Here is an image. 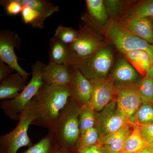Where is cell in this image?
<instances>
[{"label":"cell","mask_w":153,"mask_h":153,"mask_svg":"<svg viewBox=\"0 0 153 153\" xmlns=\"http://www.w3.org/2000/svg\"><path fill=\"white\" fill-rule=\"evenodd\" d=\"M70 99L69 86L44 83L33 98L36 118L31 125L48 129L57 120Z\"/></svg>","instance_id":"6da1fadb"},{"label":"cell","mask_w":153,"mask_h":153,"mask_svg":"<svg viewBox=\"0 0 153 153\" xmlns=\"http://www.w3.org/2000/svg\"><path fill=\"white\" fill-rule=\"evenodd\" d=\"M79 113L80 106L70 99L57 120L48 129L59 147L71 150L77 146L80 137Z\"/></svg>","instance_id":"7a4b0ae2"},{"label":"cell","mask_w":153,"mask_h":153,"mask_svg":"<svg viewBox=\"0 0 153 153\" xmlns=\"http://www.w3.org/2000/svg\"><path fill=\"white\" fill-rule=\"evenodd\" d=\"M35 118V102L32 99L20 114L16 126L12 131L0 137L1 153H18L20 148L33 146L27 131Z\"/></svg>","instance_id":"3957f363"},{"label":"cell","mask_w":153,"mask_h":153,"mask_svg":"<svg viewBox=\"0 0 153 153\" xmlns=\"http://www.w3.org/2000/svg\"><path fill=\"white\" fill-rule=\"evenodd\" d=\"M45 64L37 61L32 65V76L24 90L16 98L4 100L0 102V108L4 114L11 120H19L20 114L28 102L36 95L44 84L42 72Z\"/></svg>","instance_id":"277c9868"},{"label":"cell","mask_w":153,"mask_h":153,"mask_svg":"<svg viewBox=\"0 0 153 153\" xmlns=\"http://www.w3.org/2000/svg\"><path fill=\"white\" fill-rule=\"evenodd\" d=\"M113 55L111 49L102 47L93 55L74 62L79 71L88 79L106 78L112 65Z\"/></svg>","instance_id":"5b68a950"},{"label":"cell","mask_w":153,"mask_h":153,"mask_svg":"<svg viewBox=\"0 0 153 153\" xmlns=\"http://www.w3.org/2000/svg\"><path fill=\"white\" fill-rule=\"evenodd\" d=\"M108 35L113 43L120 52L126 54L131 51H144L149 55L152 63H153V44L115 25L110 28Z\"/></svg>","instance_id":"8992f818"},{"label":"cell","mask_w":153,"mask_h":153,"mask_svg":"<svg viewBox=\"0 0 153 153\" xmlns=\"http://www.w3.org/2000/svg\"><path fill=\"white\" fill-rule=\"evenodd\" d=\"M116 95L118 112L134 123L135 115L143 102L138 91L137 83L118 84Z\"/></svg>","instance_id":"52a82bcc"},{"label":"cell","mask_w":153,"mask_h":153,"mask_svg":"<svg viewBox=\"0 0 153 153\" xmlns=\"http://www.w3.org/2000/svg\"><path fill=\"white\" fill-rule=\"evenodd\" d=\"M95 114L94 127L98 130L99 139L131 122L118 112L116 100L111 102L100 112H96Z\"/></svg>","instance_id":"ba28073f"},{"label":"cell","mask_w":153,"mask_h":153,"mask_svg":"<svg viewBox=\"0 0 153 153\" xmlns=\"http://www.w3.org/2000/svg\"><path fill=\"white\" fill-rule=\"evenodd\" d=\"M21 39L16 33L4 30L0 33V60L10 66L26 80L32 73H28L19 65L15 47L19 49Z\"/></svg>","instance_id":"9c48e42d"},{"label":"cell","mask_w":153,"mask_h":153,"mask_svg":"<svg viewBox=\"0 0 153 153\" xmlns=\"http://www.w3.org/2000/svg\"><path fill=\"white\" fill-rule=\"evenodd\" d=\"M69 45L72 54L71 65L90 57L102 48V43L98 37L86 29L78 31L76 40Z\"/></svg>","instance_id":"30bf717a"},{"label":"cell","mask_w":153,"mask_h":153,"mask_svg":"<svg viewBox=\"0 0 153 153\" xmlns=\"http://www.w3.org/2000/svg\"><path fill=\"white\" fill-rule=\"evenodd\" d=\"M93 86L92 97L88 104L96 112L104 108L117 94V87L111 78L89 79Z\"/></svg>","instance_id":"8fae6325"},{"label":"cell","mask_w":153,"mask_h":153,"mask_svg":"<svg viewBox=\"0 0 153 153\" xmlns=\"http://www.w3.org/2000/svg\"><path fill=\"white\" fill-rule=\"evenodd\" d=\"M71 67L72 76L69 85L70 97L79 106L86 105L89 103L92 97L93 85L77 66L71 65Z\"/></svg>","instance_id":"7c38bea8"},{"label":"cell","mask_w":153,"mask_h":153,"mask_svg":"<svg viewBox=\"0 0 153 153\" xmlns=\"http://www.w3.org/2000/svg\"><path fill=\"white\" fill-rule=\"evenodd\" d=\"M71 65L59 64L49 61L42 72V80L48 85L69 86L71 79Z\"/></svg>","instance_id":"4fadbf2b"},{"label":"cell","mask_w":153,"mask_h":153,"mask_svg":"<svg viewBox=\"0 0 153 153\" xmlns=\"http://www.w3.org/2000/svg\"><path fill=\"white\" fill-rule=\"evenodd\" d=\"M134 126V123H129L117 131L100 139L97 145L102 147L105 153L121 152Z\"/></svg>","instance_id":"5bb4252c"},{"label":"cell","mask_w":153,"mask_h":153,"mask_svg":"<svg viewBox=\"0 0 153 153\" xmlns=\"http://www.w3.org/2000/svg\"><path fill=\"white\" fill-rule=\"evenodd\" d=\"M27 80L18 72L9 75L1 81L0 100L1 101L16 98L27 85Z\"/></svg>","instance_id":"9a60e30c"},{"label":"cell","mask_w":153,"mask_h":153,"mask_svg":"<svg viewBox=\"0 0 153 153\" xmlns=\"http://www.w3.org/2000/svg\"><path fill=\"white\" fill-rule=\"evenodd\" d=\"M49 61L59 64L70 65L72 54L70 45L63 43L55 36L50 39Z\"/></svg>","instance_id":"2e32d148"},{"label":"cell","mask_w":153,"mask_h":153,"mask_svg":"<svg viewBox=\"0 0 153 153\" xmlns=\"http://www.w3.org/2000/svg\"><path fill=\"white\" fill-rule=\"evenodd\" d=\"M113 75L118 84H137L140 81L133 66L123 58L120 59L117 63Z\"/></svg>","instance_id":"e0dca14e"},{"label":"cell","mask_w":153,"mask_h":153,"mask_svg":"<svg viewBox=\"0 0 153 153\" xmlns=\"http://www.w3.org/2000/svg\"><path fill=\"white\" fill-rule=\"evenodd\" d=\"M128 31L135 36L153 44V26L148 18L130 20L128 25Z\"/></svg>","instance_id":"ac0fdd59"},{"label":"cell","mask_w":153,"mask_h":153,"mask_svg":"<svg viewBox=\"0 0 153 153\" xmlns=\"http://www.w3.org/2000/svg\"><path fill=\"white\" fill-rule=\"evenodd\" d=\"M125 55L130 63H131L139 72L146 75L152 64L150 57L147 52L138 50L127 52Z\"/></svg>","instance_id":"d6986e66"},{"label":"cell","mask_w":153,"mask_h":153,"mask_svg":"<svg viewBox=\"0 0 153 153\" xmlns=\"http://www.w3.org/2000/svg\"><path fill=\"white\" fill-rule=\"evenodd\" d=\"M88 14L90 20L96 23L103 24L108 19L104 1L102 0H86Z\"/></svg>","instance_id":"ffe728a7"},{"label":"cell","mask_w":153,"mask_h":153,"mask_svg":"<svg viewBox=\"0 0 153 153\" xmlns=\"http://www.w3.org/2000/svg\"><path fill=\"white\" fill-rule=\"evenodd\" d=\"M148 145L142 136L138 126L135 123L133 131L126 140L122 152L125 153H137Z\"/></svg>","instance_id":"44dd1931"},{"label":"cell","mask_w":153,"mask_h":153,"mask_svg":"<svg viewBox=\"0 0 153 153\" xmlns=\"http://www.w3.org/2000/svg\"><path fill=\"white\" fill-rule=\"evenodd\" d=\"M22 5L30 7L40 13L46 19L59 11L57 6L46 0H20Z\"/></svg>","instance_id":"7402d4cb"},{"label":"cell","mask_w":153,"mask_h":153,"mask_svg":"<svg viewBox=\"0 0 153 153\" xmlns=\"http://www.w3.org/2000/svg\"><path fill=\"white\" fill-rule=\"evenodd\" d=\"M95 111L89 104L80 106L79 124L80 135L92 128L96 123Z\"/></svg>","instance_id":"603a6c76"},{"label":"cell","mask_w":153,"mask_h":153,"mask_svg":"<svg viewBox=\"0 0 153 153\" xmlns=\"http://www.w3.org/2000/svg\"><path fill=\"white\" fill-rule=\"evenodd\" d=\"M57 146L52 135L48 133L36 144L21 153H53Z\"/></svg>","instance_id":"cb8c5ba5"},{"label":"cell","mask_w":153,"mask_h":153,"mask_svg":"<svg viewBox=\"0 0 153 153\" xmlns=\"http://www.w3.org/2000/svg\"><path fill=\"white\" fill-rule=\"evenodd\" d=\"M22 20L25 24L33 28L43 29L46 19L38 11L27 6H23L22 13Z\"/></svg>","instance_id":"d4e9b609"},{"label":"cell","mask_w":153,"mask_h":153,"mask_svg":"<svg viewBox=\"0 0 153 153\" xmlns=\"http://www.w3.org/2000/svg\"><path fill=\"white\" fill-rule=\"evenodd\" d=\"M134 123L138 126H146L153 123V103L143 102L136 114Z\"/></svg>","instance_id":"484cf974"},{"label":"cell","mask_w":153,"mask_h":153,"mask_svg":"<svg viewBox=\"0 0 153 153\" xmlns=\"http://www.w3.org/2000/svg\"><path fill=\"white\" fill-rule=\"evenodd\" d=\"M137 89L142 102L153 103V77L146 75L137 83Z\"/></svg>","instance_id":"4316f807"},{"label":"cell","mask_w":153,"mask_h":153,"mask_svg":"<svg viewBox=\"0 0 153 153\" xmlns=\"http://www.w3.org/2000/svg\"><path fill=\"white\" fill-rule=\"evenodd\" d=\"M99 139L98 130L92 128L80 135L77 149L82 148L90 147L97 144Z\"/></svg>","instance_id":"83f0119b"},{"label":"cell","mask_w":153,"mask_h":153,"mask_svg":"<svg viewBox=\"0 0 153 153\" xmlns=\"http://www.w3.org/2000/svg\"><path fill=\"white\" fill-rule=\"evenodd\" d=\"M78 31L71 27L59 25L55 30L54 36L66 44H72L77 38Z\"/></svg>","instance_id":"f1b7e54d"},{"label":"cell","mask_w":153,"mask_h":153,"mask_svg":"<svg viewBox=\"0 0 153 153\" xmlns=\"http://www.w3.org/2000/svg\"><path fill=\"white\" fill-rule=\"evenodd\" d=\"M153 17V0L143 3L137 7L130 16V20Z\"/></svg>","instance_id":"f546056e"},{"label":"cell","mask_w":153,"mask_h":153,"mask_svg":"<svg viewBox=\"0 0 153 153\" xmlns=\"http://www.w3.org/2000/svg\"><path fill=\"white\" fill-rule=\"evenodd\" d=\"M0 3L9 16H17L21 13L23 10V6L20 0H2Z\"/></svg>","instance_id":"4dcf8cb0"},{"label":"cell","mask_w":153,"mask_h":153,"mask_svg":"<svg viewBox=\"0 0 153 153\" xmlns=\"http://www.w3.org/2000/svg\"><path fill=\"white\" fill-rule=\"evenodd\" d=\"M137 126L142 136L147 144L153 143V123L146 126Z\"/></svg>","instance_id":"1f68e13d"},{"label":"cell","mask_w":153,"mask_h":153,"mask_svg":"<svg viewBox=\"0 0 153 153\" xmlns=\"http://www.w3.org/2000/svg\"><path fill=\"white\" fill-rule=\"evenodd\" d=\"M104 3L108 13L114 16L119 13L122 6V3L120 1L108 0L104 1Z\"/></svg>","instance_id":"d6a6232c"},{"label":"cell","mask_w":153,"mask_h":153,"mask_svg":"<svg viewBox=\"0 0 153 153\" xmlns=\"http://www.w3.org/2000/svg\"><path fill=\"white\" fill-rule=\"evenodd\" d=\"M15 71L10 66L0 60V82Z\"/></svg>","instance_id":"836d02e7"},{"label":"cell","mask_w":153,"mask_h":153,"mask_svg":"<svg viewBox=\"0 0 153 153\" xmlns=\"http://www.w3.org/2000/svg\"><path fill=\"white\" fill-rule=\"evenodd\" d=\"M76 152L77 153H105L102 147L98 145L90 147L78 149Z\"/></svg>","instance_id":"e575fe53"},{"label":"cell","mask_w":153,"mask_h":153,"mask_svg":"<svg viewBox=\"0 0 153 153\" xmlns=\"http://www.w3.org/2000/svg\"><path fill=\"white\" fill-rule=\"evenodd\" d=\"M70 150L57 146L53 153H70Z\"/></svg>","instance_id":"d590c367"},{"label":"cell","mask_w":153,"mask_h":153,"mask_svg":"<svg viewBox=\"0 0 153 153\" xmlns=\"http://www.w3.org/2000/svg\"><path fill=\"white\" fill-rule=\"evenodd\" d=\"M146 75L153 77V63H152L150 67L148 70Z\"/></svg>","instance_id":"8d00e7d4"},{"label":"cell","mask_w":153,"mask_h":153,"mask_svg":"<svg viewBox=\"0 0 153 153\" xmlns=\"http://www.w3.org/2000/svg\"><path fill=\"white\" fill-rule=\"evenodd\" d=\"M137 153H153V152L147 146L144 149H143L142 150Z\"/></svg>","instance_id":"74e56055"},{"label":"cell","mask_w":153,"mask_h":153,"mask_svg":"<svg viewBox=\"0 0 153 153\" xmlns=\"http://www.w3.org/2000/svg\"><path fill=\"white\" fill-rule=\"evenodd\" d=\"M148 147L153 152V143L150 144L148 145Z\"/></svg>","instance_id":"f35d334b"},{"label":"cell","mask_w":153,"mask_h":153,"mask_svg":"<svg viewBox=\"0 0 153 153\" xmlns=\"http://www.w3.org/2000/svg\"><path fill=\"white\" fill-rule=\"evenodd\" d=\"M117 153H125L122 152H121Z\"/></svg>","instance_id":"ab89813d"}]
</instances>
